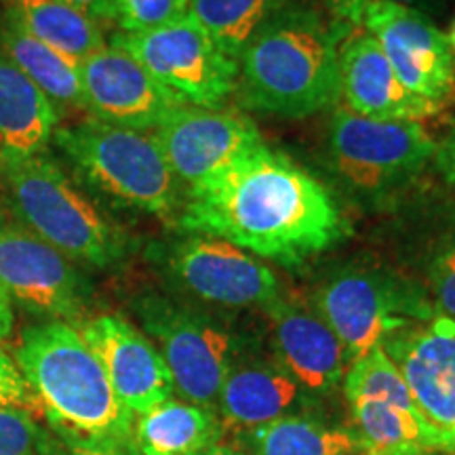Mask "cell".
Wrapping results in <instances>:
<instances>
[{"label": "cell", "mask_w": 455, "mask_h": 455, "mask_svg": "<svg viewBox=\"0 0 455 455\" xmlns=\"http://www.w3.org/2000/svg\"><path fill=\"white\" fill-rule=\"evenodd\" d=\"M175 228L181 235L221 238L287 270L321 258L352 235L331 190L266 144L186 190Z\"/></svg>", "instance_id": "1"}, {"label": "cell", "mask_w": 455, "mask_h": 455, "mask_svg": "<svg viewBox=\"0 0 455 455\" xmlns=\"http://www.w3.org/2000/svg\"><path fill=\"white\" fill-rule=\"evenodd\" d=\"M13 361L51 435L72 447L135 455L133 415L76 327L64 321L26 325Z\"/></svg>", "instance_id": "2"}, {"label": "cell", "mask_w": 455, "mask_h": 455, "mask_svg": "<svg viewBox=\"0 0 455 455\" xmlns=\"http://www.w3.org/2000/svg\"><path fill=\"white\" fill-rule=\"evenodd\" d=\"M352 30L312 0L284 11L243 51L244 104L270 116L306 118L339 98V47Z\"/></svg>", "instance_id": "3"}, {"label": "cell", "mask_w": 455, "mask_h": 455, "mask_svg": "<svg viewBox=\"0 0 455 455\" xmlns=\"http://www.w3.org/2000/svg\"><path fill=\"white\" fill-rule=\"evenodd\" d=\"M0 178L20 224L83 270H116L138 249V238L44 152L0 155Z\"/></svg>", "instance_id": "4"}, {"label": "cell", "mask_w": 455, "mask_h": 455, "mask_svg": "<svg viewBox=\"0 0 455 455\" xmlns=\"http://www.w3.org/2000/svg\"><path fill=\"white\" fill-rule=\"evenodd\" d=\"M51 141L74 181L98 203L175 224L186 190L155 135L89 118L57 127Z\"/></svg>", "instance_id": "5"}, {"label": "cell", "mask_w": 455, "mask_h": 455, "mask_svg": "<svg viewBox=\"0 0 455 455\" xmlns=\"http://www.w3.org/2000/svg\"><path fill=\"white\" fill-rule=\"evenodd\" d=\"M129 308L161 352L175 395L213 411L228 369L243 352L261 344L259 338L238 331L224 312L203 308L167 291H141L131 298Z\"/></svg>", "instance_id": "6"}, {"label": "cell", "mask_w": 455, "mask_h": 455, "mask_svg": "<svg viewBox=\"0 0 455 455\" xmlns=\"http://www.w3.org/2000/svg\"><path fill=\"white\" fill-rule=\"evenodd\" d=\"M436 141L415 121H371L348 108L335 110L327 129L325 164L350 198L388 207L409 195L432 163Z\"/></svg>", "instance_id": "7"}, {"label": "cell", "mask_w": 455, "mask_h": 455, "mask_svg": "<svg viewBox=\"0 0 455 455\" xmlns=\"http://www.w3.org/2000/svg\"><path fill=\"white\" fill-rule=\"evenodd\" d=\"M310 304L338 335L350 365L379 348L390 333L436 316L418 278L367 259L329 270L315 287Z\"/></svg>", "instance_id": "8"}, {"label": "cell", "mask_w": 455, "mask_h": 455, "mask_svg": "<svg viewBox=\"0 0 455 455\" xmlns=\"http://www.w3.org/2000/svg\"><path fill=\"white\" fill-rule=\"evenodd\" d=\"M146 255L167 293L203 308L264 310L283 295L281 281L270 266L221 238L180 232L152 243Z\"/></svg>", "instance_id": "9"}, {"label": "cell", "mask_w": 455, "mask_h": 455, "mask_svg": "<svg viewBox=\"0 0 455 455\" xmlns=\"http://www.w3.org/2000/svg\"><path fill=\"white\" fill-rule=\"evenodd\" d=\"M0 289L11 306L41 321L78 327L93 316L98 291L87 272L21 224L0 221Z\"/></svg>", "instance_id": "10"}, {"label": "cell", "mask_w": 455, "mask_h": 455, "mask_svg": "<svg viewBox=\"0 0 455 455\" xmlns=\"http://www.w3.org/2000/svg\"><path fill=\"white\" fill-rule=\"evenodd\" d=\"M341 388L350 407V428L367 453L426 455L445 447L443 435L426 422L405 379L382 348L352 363Z\"/></svg>", "instance_id": "11"}, {"label": "cell", "mask_w": 455, "mask_h": 455, "mask_svg": "<svg viewBox=\"0 0 455 455\" xmlns=\"http://www.w3.org/2000/svg\"><path fill=\"white\" fill-rule=\"evenodd\" d=\"M110 43L127 51L186 104L218 110L236 89L238 64L190 13L156 30L118 32Z\"/></svg>", "instance_id": "12"}, {"label": "cell", "mask_w": 455, "mask_h": 455, "mask_svg": "<svg viewBox=\"0 0 455 455\" xmlns=\"http://www.w3.org/2000/svg\"><path fill=\"white\" fill-rule=\"evenodd\" d=\"M361 24L379 43L405 89L441 110L455 91V61L435 20L390 0H369Z\"/></svg>", "instance_id": "13"}, {"label": "cell", "mask_w": 455, "mask_h": 455, "mask_svg": "<svg viewBox=\"0 0 455 455\" xmlns=\"http://www.w3.org/2000/svg\"><path fill=\"white\" fill-rule=\"evenodd\" d=\"M155 140L186 190L264 146L258 127L249 116L198 106H181L175 110L155 129Z\"/></svg>", "instance_id": "14"}, {"label": "cell", "mask_w": 455, "mask_h": 455, "mask_svg": "<svg viewBox=\"0 0 455 455\" xmlns=\"http://www.w3.org/2000/svg\"><path fill=\"white\" fill-rule=\"evenodd\" d=\"M81 84L84 108L93 118L124 129H158L175 110L188 106L112 43L81 61Z\"/></svg>", "instance_id": "15"}, {"label": "cell", "mask_w": 455, "mask_h": 455, "mask_svg": "<svg viewBox=\"0 0 455 455\" xmlns=\"http://www.w3.org/2000/svg\"><path fill=\"white\" fill-rule=\"evenodd\" d=\"M405 379L415 405L443 439L455 428V321L432 316L390 333L379 346Z\"/></svg>", "instance_id": "16"}, {"label": "cell", "mask_w": 455, "mask_h": 455, "mask_svg": "<svg viewBox=\"0 0 455 455\" xmlns=\"http://www.w3.org/2000/svg\"><path fill=\"white\" fill-rule=\"evenodd\" d=\"M100 358L114 392L131 415L175 396L173 378L148 335L121 315H95L76 327Z\"/></svg>", "instance_id": "17"}, {"label": "cell", "mask_w": 455, "mask_h": 455, "mask_svg": "<svg viewBox=\"0 0 455 455\" xmlns=\"http://www.w3.org/2000/svg\"><path fill=\"white\" fill-rule=\"evenodd\" d=\"M272 356L310 398L333 395L344 384L350 358L323 316L301 301L281 295L264 308Z\"/></svg>", "instance_id": "18"}, {"label": "cell", "mask_w": 455, "mask_h": 455, "mask_svg": "<svg viewBox=\"0 0 455 455\" xmlns=\"http://www.w3.org/2000/svg\"><path fill=\"white\" fill-rule=\"evenodd\" d=\"M308 395L278 365L272 355L261 352V344L241 356L228 369L221 382L218 413L221 428L235 432L258 428L289 413H299Z\"/></svg>", "instance_id": "19"}, {"label": "cell", "mask_w": 455, "mask_h": 455, "mask_svg": "<svg viewBox=\"0 0 455 455\" xmlns=\"http://www.w3.org/2000/svg\"><path fill=\"white\" fill-rule=\"evenodd\" d=\"M339 95L350 112L371 121L419 123L439 112L398 81L388 57L369 32H350L339 47Z\"/></svg>", "instance_id": "20"}, {"label": "cell", "mask_w": 455, "mask_h": 455, "mask_svg": "<svg viewBox=\"0 0 455 455\" xmlns=\"http://www.w3.org/2000/svg\"><path fill=\"white\" fill-rule=\"evenodd\" d=\"M57 127L53 101L0 51V155H41Z\"/></svg>", "instance_id": "21"}, {"label": "cell", "mask_w": 455, "mask_h": 455, "mask_svg": "<svg viewBox=\"0 0 455 455\" xmlns=\"http://www.w3.org/2000/svg\"><path fill=\"white\" fill-rule=\"evenodd\" d=\"M221 436L224 428L213 409L180 396L133 418L135 455H201Z\"/></svg>", "instance_id": "22"}, {"label": "cell", "mask_w": 455, "mask_h": 455, "mask_svg": "<svg viewBox=\"0 0 455 455\" xmlns=\"http://www.w3.org/2000/svg\"><path fill=\"white\" fill-rule=\"evenodd\" d=\"M0 51L60 108H84L81 64L38 41L7 9L0 15Z\"/></svg>", "instance_id": "23"}, {"label": "cell", "mask_w": 455, "mask_h": 455, "mask_svg": "<svg viewBox=\"0 0 455 455\" xmlns=\"http://www.w3.org/2000/svg\"><path fill=\"white\" fill-rule=\"evenodd\" d=\"M236 439L251 455H355L365 451L350 426H331L304 411L238 432Z\"/></svg>", "instance_id": "24"}, {"label": "cell", "mask_w": 455, "mask_h": 455, "mask_svg": "<svg viewBox=\"0 0 455 455\" xmlns=\"http://www.w3.org/2000/svg\"><path fill=\"white\" fill-rule=\"evenodd\" d=\"M411 238V261L436 315L455 321V207L428 209Z\"/></svg>", "instance_id": "25"}, {"label": "cell", "mask_w": 455, "mask_h": 455, "mask_svg": "<svg viewBox=\"0 0 455 455\" xmlns=\"http://www.w3.org/2000/svg\"><path fill=\"white\" fill-rule=\"evenodd\" d=\"M28 32L74 61L87 60L106 47L101 26L83 11L60 0H4Z\"/></svg>", "instance_id": "26"}, {"label": "cell", "mask_w": 455, "mask_h": 455, "mask_svg": "<svg viewBox=\"0 0 455 455\" xmlns=\"http://www.w3.org/2000/svg\"><path fill=\"white\" fill-rule=\"evenodd\" d=\"M308 0H190V13L228 57L238 61L261 28Z\"/></svg>", "instance_id": "27"}, {"label": "cell", "mask_w": 455, "mask_h": 455, "mask_svg": "<svg viewBox=\"0 0 455 455\" xmlns=\"http://www.w3.org/2000/svg\"><path fill=\"white\" fill-rule=\"evenodd\" d=\"M116 24L124 34H140L181 20L190 11V0H114Z\"/></svg>", "instance_id": "28"}, {"label": "cell", "mask_w": 455, "mask_h": 455, "mask_svg": "<svg viewBox=\"0 0 455 455\" xmlns=\"http://www.w3.org/2000/svg\"><path fill=\"white\" fill-rule=\"evenodd\" d=\"M47 435L32 411L0 403V455H36Z\"/></svg>", "instance_id": "29"}, {"label": "cell", "mask_w": 455, "mask_h": 455, "mask_svg": "<svg viewBox=\"0 0 455 455\" xmlns=\"http://www.w3.org/2000/svg\"><path fill=\"white\" fill-rule=\"evenodd\" d=\"M0 403L21 407L26 411L36 409V401H34L32 392L28 388L24 375L17 369L13 356H9L3 348H0Z\"/></svg>", "instance_id": "30"}, {"label": "cell", "mask_w": 455, "mask_h": 455, "mask_svg": "<svg viewBox=\"0 0 455 455\" xmlns=\"http://www.w3.org/2000/svg\"><path fill=\"white\" fill-rule=\"evenodd\" d=\"M432 163H435V167L439 171L443 181H445V184L455 192V118L451 121V124H449L447 133L443 135V140L436 144Z\"/></svg>", "instance_id": "31"}, {"label": "cell", "mask_w": 455, "mask_h": 455, "mask_svg": "<svg viewBox=\"0 0 455 455\" xmlns=\"http://www.w3.org/2000/svg\"><path fill=\"white\" fill-rule=\"evenodd\" d=\"M329 11V17L344 28H356L363 21V11H365L369 0H323Z\"/></svg>", "instance_id": "32"}, {"label": "cell", "mask_w": 455, "mask_h": 455, "mask_svg": "<svg viewBox=\"0 0 455 455\" xmlns=\"http://www.w3.org/2000/svg\"><path fill=\"white\" fill-rule=\"evenodd\" d=\"M60 3L70 4V7L83 11L91 20L101 26L104 21H116V3L114 0H60Z\"/></svg>", "instance_id": "33"}, {"label": "cell", "mask_w": 455, "mask_h": 455, "mask_svg": "<svg viewBox=\"0 0 455 455\" xmlns=\"http://www.w3.org/2000/svg\"><path fill=\"white\" fill-rule=\"evenodd\" d=\"M36 455H110V453L93 451V449H83V447H72V445H68V443L60 441L57 436H53L49 432V435L44 436L41 451H38Z\"/></svg>", "instance_id": "34"}, {"label": "cell", "mask_w": 455, "mask_h": 455, "mask_svg": "<svg viewBox=\"0 0 455 455\" xmlns=\"http://www.w3.org/2000/svg\"><path fill=\"white\" fill-rule=\"evenodd\" d=\"M390 3L415 9L428 17H436V15L445 13V11L449 9V4H451V0H390Z\"/></svg>", "instance_id": "35"}, {"label": "cell", "mask_w": 455, "mask_h": 455, "mask_svg": "<svg viewBox=\"0 0 455 455\" xmlns=\"http://www.w3.org/2000/svg\"><path fill=\"white\" fill-rule=\"evenodd\" d=\"M13 331V306L0 289V339H7Z\"/></svg>", "instance_id": "36"}, {"label": "cell", "mask_w": 455, "mask_h": 455, "mask_svg": "<svg viewBox=\"0 0 455 455\" xmlns=\"http://www.w3.org/2000/svg\"><path fill=\"white\" fill-rule=\"evenodd\" d=\"M201 455H251V453H247V451H244V449H241V447L224 445V443H218V445L209 447L207 451H203Z\"/></svg>", "instance_id": "37"}, {"label": "cell", "mask_w": 455, "mask_h": 455, "mask_svg": "<svg viewBox=\"0 0 455 455\" xmlns=\"http://www.w3.org/2000/svg\"><path fill=\"white\" fill-rule=\"evenodd\" d=\"M443 451L449 453V455H455V428L447 435V439H445V447H443Z\"/></svg>", "instance_id": "38"}, {"label": "cell", "mask_w": 455, "mask_h": 455, "mask_svg": "<svg viewBox=\"0 0 455 455\" xmlns=\"http://www.w3.org/2000/svg\"><path fill=\"white\" fill-rule=\"evenodd\" d=\"M447 41H449V47H451V51L455 53V20H453V24H451V32H449Z\"/></svg>", "instance_id": "39"}, {"label": "cell", "mask_w": 455, "mask_h": 455, "mask_svg": "<svg viewBox=\"0 0 455 455\" xmlns=\"http://www.w3.org/2000/svg\"><path fill=\"white\" fill-rule=\"evenodd\" d=\"M426 455H449V453H445V451H430V453H426Z\"/></svg>", "instance_id": "40"}, {"label": "cell", "mask_w": 455, "mask_h": 455, "mask_svg": "<svg viewBox=\"0 0 455 455\" xmlns=\"http://www.w3.org/2000/svg\"><path fill=\"white\" fill-rule=\"evenodd\" d=\"M355 455H375V453H367V451H363V453H355Z\"/></svg>", "instance_id": "41"}]
</instances>
